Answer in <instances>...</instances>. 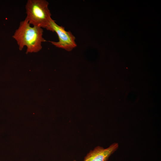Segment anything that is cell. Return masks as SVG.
Listing matches in <instances>:
<instances>
[{"label":"cell","mask_w":161,"mask_h":161,"mask_svg":"<svg viewBox=\"0 0 161 161\" xmlns=\"http://www.w3.org/2000/svg\"><path fill=\"white\" fill-rule=\"evenodd\" d=\"M43 32L42 28L31 27L25 19L20 22L13 37L16 41L20 50H22L26 46L27 53L36 52L41 49L42 43L46 41L43 37Z\"/></svg>","instance_id":"obj_1"},{"label":"cell","mask_w":161,"mask_h":161,"mask_svg":"<svg viewBox=\"0 0 161 161\" xmlns=\"http://www.w3.org/2000/svg\"><path fill=\"white\" fill-rule=\"evenodd\" d=\"M49 4L45 0L27 1L25 6V19L30 25L47 30L52 19L48 8Z\"/></svg>","instance_id":"obj_2"},{"label":"cell","mask_w":161,"mask_h":161,"mask_svg":"<svg viewBox=\"0 0 161 161\" xmlns=\"http://www.w3.org/2000/svg\"><path fill=\"white\" fill-rule=\"evenodd\" d=\"M47 30L55 32L57 34L59 38L58 41H49L56 47L70 51L77 47L75 38L72 32L66 31L64 27L59 26L52 19Z\"/></svg>","instance_id":"obj_3"},{"label":"cell","mask_w":161,"mask_h":161,"mask_svg":"<svg viewBox=\"0 0 161 161\" xmlns=\"http://www.w3.org/2000/svg\"><path fill=\"white\" fill-rule=\"evenodd\" d=\"M118 147V144L117 143H113L106 148L97 146L90 151L85 157L83 161H107Z\"/></svg>","instance_id":"obj_4"},{"label":"cell","mask_w":161,"mask_h":161,"mask_svg":"<svg viewBox=\"0 0 161 161\" xmlns=\"http://www.w3.org/2000/svg\"><path fill=\"white\" fill-rule=\"evenodd\" d=\"M74 161H76V160H74Z\"/></svg>","instance_id":"obj_5"}]
</instances>
